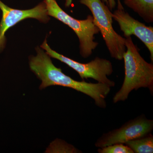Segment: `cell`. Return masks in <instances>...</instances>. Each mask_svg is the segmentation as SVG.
I'll use <instances>...</instances> for the list:
<instances>
[{"mask_svg": "<svg viewBox=\"0 0 153 153\" xmlns=\"http://www.w3.org/2000/svg\"><path fill=\"white\" fill-rule=\"evenodd\" d=\"M37 55L31 56L29 65L30 69L41 81V90L49 86L59 85L70 88L91 97L96 105L101 108L107 106L106 99L111 87L105 84L76 81L62 72L54 65L51 57L43 49L37 47Z\"/></svg>", "mask_w": 153, "mask_h": 153, "instance_id": "obj_1", "label": "cell"}, {"mask_svg": "<svg viewBox=\"0 0 153 153\" xmlns=\"http://www.w3.org/2000/svg\"><path fill=\"white\" fill-rule=\"evenodd\" d=\"M65 6L66 7H70L72 2V0H65Z\"/></svg>", "mask_w": 153, "mask_h": 153, "instance_id": "obj_13", "label": "cell"}, {"mask_svg": "<svg viewBox=\"0 0 153 153\" xmlns=\"http://www.w3.org/2000/svg\"><path fill=\"white\" fill-rule=\"evenodd\" d=\"M102 1L106 3L108 7L111 10L114 9L116 6V0H102Z\"/></svg>", "mask_w": 153, "mask_h": 153, "instance_id": "obj_12", "label": "cell"}, {"mask_svg": "<svg viewBox=\"0 0 153 153\" xmlns=\"http://www.w3.org/2000/svg\"><path fill=\"white\" fill-rule=\"evenodd\" d=\"M97 152L99 153H134L130 148L123 143L114 144L99 148Z\"/></svg>", "mask_w": 153, "mask_h": 153, "instance_id": "obj_11", "label": "cell"}, {"mask_svg": "<svg viewBox=\"0 0 153 153\" xmlns=\"http://www.w3.org/2000/svg\"><path fill=\"white\" fill-rule=\"evenodd\" d=\"M80 4L91 12L94 23L101 33L111 56L116 60L123 59L126 51V38L118 34L112 26V13L102 0H79Z\"/></svg>", "mask_w": 153, "mask_h": 153, "instance_id": "obj_4", "label": "cell"}, {"mask_svg": "<svg viewBox=\"0 0 153 153\" xmlns=\"http://www.w3.org/2000/svg\"><path fill=\"white\" fill-rule=\"evenodd\" d=\"M0 9L2 13L0 22V52L5 46L6 32L17 23L27 19H36L44 23L48 22L50 19L44 1L33 9L20 10L11 8L0 0Z\"/></svg>", "mask_w": 153, "mask_h": 153, "instance_id": "obj_7", "label": "cell"}, {"mask_svg": "<svg viewBox=\"0 0 153 153\" xmlns=\"http://www.w3.org/2000/svg\"><path fill=\"white\" fill-rule=\"evenodd\" d=\"M124 3L138 14L145 22H153V0H124Z\"/></svg>", "mask_w": 153, "mask_h": 153, "instance_id": "obj_9", "label": "cell"}, {"mask_svg": "<svg viewBox=\"0 0 153 153\" xmlns=\"http://www.w3.org/2000/svg\"><path fill=\"white\" fill-rule=\"evenodd\" d=\"M113 19L118 24L126 38L133 35L144 44L153 61V27L146 26L131 16L124 8L120 0H117V8L112 13Z\"/></svg>", "mask_w": 153, "mask_h": 153, "instance_id": "obj_8", "label": "cell"}, {"mask_svg": "<svg viewBox=\"0 0 153 153\" xmlns=\"http://www.w3.org/2000/svg\"><path fill=\"white\" fill-rule=\"evenodd\" d=\"M126 51L124 54L125 76L123 83L113 98L114 103L124 101L133 90L147 88L153 93V64L149 63L140 54L131 36L126 38Z\"/></svg>", "mask_w": 153, "mask_h": 153, "instance_id": "obj_2", "label": "cell"}, {"mask_svg": "<svg viewBox=\"0 0 153 153\" xmlns=\"http://www.w3.org/2000/svg\"><path fill=\"white\" fill-rule=\"evenodd\" d=\"M125 144L127 146L135 153H152L153 136L151 133L129 141Z\"/></svg>", "mask_w": 153, "mask_h": 153, "instance_id": "obj_10", "label": "cell"}, {"mask_svg": "<svg viewBox=\"0 0 153 153\" xmlns=\"http://www.w3.org/2000/svg\"><path fill=\"white\" fill-rule=\"evenodd\" d=\"M49 16L67 25L76 33L79 41V53L84 58L90 57L98 43L94 41L95 36L100 33L94 23L93 17L88 15L84 20H77L66 13L55 0H44Z\"/></svg>", "mask_w": 153, "mask_h": 153, "instance_id": "obj_3", "label": "cell"}, {"mask_svg": "<svg viewBox=\"0 0 153 153\" xmlns=\"http://www.w3.org/2000/svg\"><path fill=\"white\" fill-rule=\"evenodd\" d=\"M153 129V120L142 115L128 121L120 128L103 134L96 141L95 146L101 148L114 144H125L151 133Z\"/></svg>", "mask_w": 153, "mask_h": 153, "instance_id": "obj_6", "label": "cell"}, {"mask_svg": "<svg viewBox=\"0 0 153 153\" xmlns=\"http://www.w3.org/2000/svg\"><path fill=\"white\" fill-rule=\"evenodd\" d=\"M41 47L46 50V53L50 57L60 60L75 70L82 79L92 78L97 82L106 84L111 88L115 85L114 81L108 77L113 72L112 63L109 60L96 57L88 63H79L52 50L47 44L46 39Z\"/></svg>", "mask_w": 153, "mask_h": 153, "instance_id": "obj_5", "label": "cell"}]
</instances>
